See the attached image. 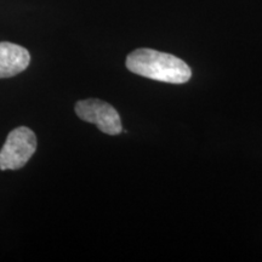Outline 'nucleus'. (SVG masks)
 <instances>
[{"instance_id": "obj_4", "label": "nucleus", "mask_w": 262, "mask_h": 262, "mask_svg": "<svg viewBox=\"0 0 262 262\" xmlns=\"http://www.w3.org/2000/svg\"><path fill=\"white\" fill-rule=\"evenodd\" d=\"M31 62L27 49L14 42H0V79L10 78L24 72Z\"/></svg>"}, {"instance_id": "obj_3", "label": "nucleus", "mask_w": 262, "mask_h": 262, "mask_svg": "<svg viewBox=\"0 0 262 262\" xmlns=\"http://www.w3.org/2000/svg\"><path fill=\"white\" fill-rule=\"evenodd\" d=\"M75 113L81 120L95 124L100 131L107 135H118L123 130L122 120L116 108L97 98L77 102Z\"/></svg>"}, {"instance_id": "obj_1", "label": "nucleus", "mask_w": 262, "mask_h": 262, "mask_svg": "<svg viewBox=\"0 0 262 262\" xmlns=\"http://www.w3.org/2000/svg\"><path fill=\"white\" fill-rule=\"evenodd\" d=\"M126 68L148 79L169 84L187 83L192 77L189 66L171 54L152 49H137L126 57Z\"/></svg>"}, {"instance_id": "obj_2", "label": "nucleus", "mask_w": 262, "mask_h": 262, "mask_svg": "<svg viewBox=\"0 0 262 262\" xmlns=\"http://www.w3.org/2000/svg\"><path fill=\"white\" fill-rule=\"evenodd\" d=\"M37 149V137L26 126L9 134L0 150V170H17L25 166Z\"/></svg>"}]
</instances>
